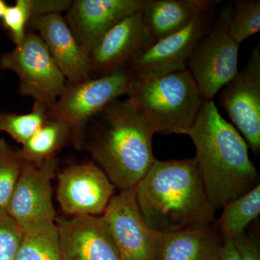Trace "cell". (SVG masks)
Returning a JSON list of instances; mask_svg holds the SVG:
<instances>
[{"instance_id":"cell-1","label":"cell","mask_w":260,"mask_h":260,"mask_svg":"<svg viewBox=\"0 0 260 260\" xmlns=\"http://www.w3.org/2000/svg\"><path fill=\"white\" fill-rule=\"evenodd\" d=\"M187 135L205 193L215 210L224 208L257 184L258 174L247 143L219 112L213 100L205 101Z\"/></svg>"},{"instance_id":"cell-2","label":"cell","mask_w":260,"mask_h":260,"mask_svg":"<svg viewBox=\"0 0 260 260\" xmlns=\"http://www.w3.org/2000/svg\"><path fill=\"white\" fill-rule=\"evenodd\" d=\"M138 206L150 229L172 234L210 225V204L194 158L155 160L135 186Z\"/></svg>"},{"instance_id":"cell-3","label":"cell","mask_w":260,"mask_h":260,"mask_svg":"<svg viewBox=\"0 0 260 260\" xmlns=\"http://www.w3.org/2000/svg\"><path fill=\"white\" fill-rule=\"evenodd\" d=\"M91 119L89 153L115 187L135 188L156 160L152 147L155 133L148 121L129 98L116 99Z\"/></svg>"},{"instance_id":"cell-4","label":"cell","mask_w":260,"mask_h":260,"mask_svg":"<svg viewBox=\"0 0 260 260\" xmlns=\"http://www.w3.org/2000/svg\"><path fill=\"white\" fill-rule=\"evenodd\" d=\"M128 98L154 133L187 135L205 101L187 69L155 76L133 75Z\"/></svg>"},{"instance_id":"cell-5","label":"cell","mask_w":260,"mask_h":260,"mask_svg":"<svg viewBox=\"0 0 260 260\" xmlns=\"http://www.w3.org/2000/svg\"><path fill=\"white\" fill-rule=\"evenodd\" d=\"M233 7H224L197 44L187 63L204 101L213 98L237 74L239 44L229 34Z\"/></svg>"},{"instance_id":"cell-6","label":"cell","mask_w":260,"mask_h":260,"mask_svg":"<svg viewBox=\"0 0 260 260\" xmlns=\"http://www.w3.org/2000/svg\"><path fill=\"white\" fill-rule=\"evenodd\" d=\"M5 70L15 72L20 80L19 91L47 108L66 88V79L38 34L27 32L23 42L0 58Z\"/></svg>"},{"instance_id":"cell-7","label":"cell","mask_w":260,"mask_h":260,"mask_svg":"<svg viewBox=\"0 0 260 260\" xmlns=\"http://www.w3.org/2000/svg\"><path fill=\"white\" fill-rule=\"evenodd\" d=\"M132 78L127 68L70 84L56 102L47 108V116L64 121L77 136L108 104L127 94Z\"/></svg>"},{"instance_id":"cell-8","label":"cell","mask_w":260,"mask_h":260,"mask_svg":"<svg viewBox=\"0 0 260 260\" xmlns=\"http://www.w3.org/2000/svg\"><path fill=\"white\" fill-rule=\"evenodd\" d=\"M102 217L121 260H157L162 234L145 222L135 187L114 195Z\"/></svg>"},{"instance_id":"cell-9","label":"cell","mask_w":260,"mask_h":260,"mask_svg":"<svg viewBox=\"0 0 260 260\" xmlns=\"http://www.w3.org/2000/svg\"><path fill=\"white\" fill-rule=\"evenodd\" d=\"M56 167V156L39 165L23 161L6 209L22 230L55 223L51 181Z\"/></svg>"},{"instance_id":"cell-10","label":"cell","mask_w":260,"mask_h":260,"mask_svg":"<svg viewBox=\"0 0 260 260\" xmlns=\"http://www.w3.org/2000/svg\"><path fill=\"white\" fill-rule=\"evenodd\" d=\"M220 105L255 153L260 150V44L244 68L222 89Z\"/></svg>"},{"instance_id":"cell-11","label":"cell","mask_w":260,"mask_h":260,"mask_svg":"<svg viewBox=\"0 0 260 260\" xmlns=\"http://www.w3.org/2000/svg\"><path fill=\"white\" fill-rule=\"evenodd\" d=\"M115 186L93 162L71 166L58 175L56 198L61 209L72 216L104 213Z\"/></svg>"},{"instance_id":"cell-12","label":"cell","mask_w":260,"mask_h":260,"mask_svg":"<svg viewBox=\"0 0 260 260\" xmlns=\"http://www.w3.org/2000/svg\"><path fill=\"white\" fill-rule=\"evenodd\" d=\"M152 44L143 24L142 10L122 19L103 35L89 53L90 78L127 69Z\"/></svg>"},{"instance_id":"cell-13","label":"cell","mask_w":260,"mask_h":260,"mask_svg":"<svg viewBox=\"0 0 260 260\" xmlns=\"http://www.w3.org/2000/svg\"><path fill=\"white\" fill-rule=\"evenodd\" d=\"M211 13L198 15L181 30L157 41L129 67L134 76L150 77L187 69L188 61L212 25Z\"/></svg>"},{"instance_id":"cell-14","label":"cell","mask_w":260,"mask_h":260,"mask_svg":"<svg viewBox=\"0 0 260 260\" xmlns=\"http://www.w3.org/2000/svg\"><path fill=\"white\" fill-rule=\"evenodd\" d=\"M148 0H77L66 21L73 37L88 56L99 39L122 19L141 11Z\"/></svg>"},{"instance_id":"cell-15","label":"cell","mask_w":260,"mask_h":260,"mask_svg":"<svg viewBox=\"0 0 260 260\" xmlns=\"http://www.w3.org/2000/svg\"><path fill=\"white\" fill-rule=\"evenodd\" d=\"M61 260H121L102 217L56 218Z\"/></svg>"},{"instance_id":"cell-16","label":"cell","mask_w":260,"mask_h":260,"mask_svg":"<svg viewBox=\"0 0 260 260\" xmlns=\"http://www.w3.org/2000/svg\"><path fill=\"white\" fill-rule=\"evenodd\" d=\"M32 26L45 44L51 57L70 84L90 78L88 56L75 40L68 24L59 13L30 19Z\"/></svg>"},{"instance_id":"cell-17","label":"cell","mask_w":260,"mask_h":260,"mask_svg":"<svg viewBox=\"0 0 260 260\" xmlns=\"http://www.w3.org/2000/svg\"><path fill=\"white\" fill-rule=\"evenodd\" d=\"M216 0H148L142 10L143 24L152 42L185 28L198 15L211 13Z\"/></svg>"},{"instance_id":"cell-18","label":"cell","mask_w":260,"mask_h":260,"mask_svg":"<svg viewBox=\"0 0 260 260\" xmlns=\"http://www.w3.org/2000/svg\"><path fill=\"white\" fill-rule=\"evenodd\" d=\"M223 238L210 225L162 234L157 260H217Z\"/></svg>"},{"instance_id":"cell-19","label":"cell","mask_w":260,"mask_h":260,"mask_svg":"<svg viewBox=\"0 0 260 260\" xmlns=\"http://www.w3.org/2000/svg\"><path fill=\"white\" fill-rule=\"evenodd\" d=\"M71 127L64 121L47 116L45 122L37 133L18 149L23 162L39 165L55 157L73 134Z\"/></svg>"},{"instance_id":"cell-20","label":"cell","mask_w":260,"mask_h":260,"mask_svg":"<svg viewBox=\"0 0 260 260\" xmlns=\"http://www.w3.org/2000/svg\"><path fill=\"white\" fill-rule=\"evenodd\" d=\"M260 213V184L223 208L218 221L223 239H234L245 234L246 228Z\"/></svg>"},{"instance_id":"cell-21","label":"cell","mask_w":260,"mask_h":260,"mask_svg":"<svg viewBox=\"0 0 260 260\" xmlns=\"http://www.w3.org/2000/svg\"><path fill=\"white\" fill-rule=\"evenodd\" d=\"M23 232L15 260H61L56 223L28 228Z\"/></svg>"},{"instance_id":"cell-22","label":"cell","mask_w":260,"mask_h":260,"mask_svg":"<svg viewBox=\"0 0 260 260\" xmlns=\"http://www.w3.org/2000/svg\"><path fill=\"white\" fill-rule=\"evenodd\" d=\"M47 118V107L34 102L31 112L27 114L0 113V131L5 132L24 145L40 129Z\"/></svg>"},{"instance_id":"cell-23","label":"cell","mask_w":260,"mask_h":260,"mask_svg":"<svg viewBox=\"0 0 260 260\" xmlns=\"http://www.w3.org/2000/svg\"><path fill=\"white\" fill-rule=\"evenodd\" d=\"M231 37L240 45L260 30L259 0L234 1L232 14L229 20Z\"/></svg>"},{"instance_id":"cell-24","label":"cell","mask_w":260,"mask_h":260,"mask_svg":"<svg viewBox=\"0 0 260 260\" xmlns=\"http://www.w3.org/2000/svg\"><path fill=\"white\" fill-rule=\"evenodd\" d=\"M22 164L23 160L18 150L0 139V211L6 212Z\"/></svg>"},{"instance_id":"cell-25","label":"cell","mask_w":260,"mask_h":260,"mask_svg":"<svg viewBox=\"0 0 260 260\" xmlns=\"http://www.w3.org/2000/svg\"><path fill=\"white\" fill-rule=\"evenodd\" d=\"M3 18L13 42L19 45L23 42L27 32L25 26L31 18L30 0H18L14 6L8 7Z\"/></svg>"},{"instance_id":"cell-26","label":"cell","mask_w":260,"mask_h":260,"mask_svg":"<svg viewBox=\"0 0 260 260\" xmlns=\"http://www.w3.org/2000/svg\"><path fill=\"white\" fill-rule=\"evenodd\" d=\"M23 233L6 212L0 211V260H15Z\"/></svg>"},{"instance_id":"cell-27","label":"cell","mask_w":260,"mask_h":260,"mask_svg":"<svg viewBox=\"0 0 260 260\" xmlns=\"http://www.w3.org/2000/svg\"><path fill=\"white\" fill-rule=\"evenodd\" d=\"M71 1H34L31 5V18L51 13H60L69 9ZM30 18V19H31Z\"/></svg>"},{"instance_id":"cell-28","label":"cell","mask_w":260,"mask_h":260,"mask_svg":"<svg viewBox=\"0 0 260 260\" xmlns=\"http://www.w3.org/2000/svg\"><path fill=\"white\" fill-rule=\"evenodd\" d=\"M232 240L237 248L239 260H260L257 244L251 238L244 234Z\"/></svg>"},{"instance_id":"cell-29","label":"cell","mask_w":260,"mask_h":260,"mask_svg":"<svg viewBox=\"0 0 260 260\" xmlns=\"http://www.w3.org/2000/svg\"><path fill=\"white\" fill-rule=\"evenodd\" d=\"M217 260H239L237 248L232 239H223L221 252Z\"/></svg>"},{"instance_id":"cell-30","label":"cell","mask_w":260,"mask_h":260,"mask_svg":"<svg viewBox=\"0 0 260 260\" xmlns=\"http://www.w3.org/2000/svg\"><path fill=\"white\" fill-rule=\"evenodd\" d=\"M8 6L3 0H0V18H3Z\"/></svg>"}]
</instances>
